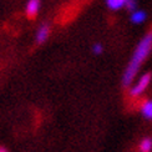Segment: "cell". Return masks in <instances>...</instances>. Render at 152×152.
<instances>
[{"label": "cell", "mask_w": 152, "mask_h": 152, "mask_svg": "<svg viewBox=\"0 0 152 152\" xmlns=\"http://www.w3.org/2000/svg\"><path fill=\"white\" fill-rule=\"evenodd\" d=\"M49 35H50V25L48 23H44L36 30L35 41L37 44H44V42H45L49 39Z\"/></svg>", "instance_id": "obj_3"}, {"label": "cell", "mask_w": 152, "mask_h": 152, "mask_svg": "<svg viewBox=\"0 0 152 152\" xmlns=\"http://www.w3.org/2000/svg\"><path fill=\"white\" fill-rule=\"evenodd\" d=\"M125 4H126V0H106L107 8L113 11H117L120 9L125 8Z\"/></svg>", "instance_id": "obj_8"}, {"label": "cell", "mask_w": 152, "mask_h": 152, "mask_svg": "<svg viewBox=\"0 0 152 152\" xmlns=\"http://www.w3.org/2000/svg\"><path fill=\"white\" fill-rule=\"evenodd\" d=\"M151 79H152V74L151 72H145L143 75H141L140 79H138V81L134 86H132V88L130 90L131 96L132 97H138L140 95H142L143 91L148 87L150 82H151Z\"/></svg>", "instance_id": "obj_2"}, {"label": "cell", "mask_w": 152, "mask_h": 152, "mask_svg": "<svg viewBox=\"0 0 152 152\" xmlns=\"http://www.w3.org/2000/svg\"><path fill=\"white\" fill-rule=\"evenodd\" d=\"M41 1L40 0H28L26 6H25V12L29 18H35L40 10Z\"/></svg>", "instance_id": "obj_4"}, {"label": "cell", "mask_w": 152, "mask_h": 152, "mask_svg": "<svg viewBox=\"0 0 152 152\" xmlns=\"http://www.w3.org/2000/svg\"><path fill=\"white\" fill-rule=\"evenodd\" d=\"M125 8L127 9L129 11H135L137 9V1L136 0H126V4H125Z\"/></svg>", "instance_id": "obj_9"}, {"label": "cell", "mask_w": 152, "mask_h": 152, "mask_svg": "<svg viewBox=\"0 0 152 152\" xmlns=\"http://www.w3.org/2000/svg\"><path fill=\"white\" fill-rule=\"evenodd\" d=\"M141 113L145 118L152 120V100L145 101L141 106Z\"/></svg>", "instance_id": "obj_6"}, {"label": "cell", "mask_w": 152, "mask_h": 152, "mask_svg": "<svg viewBox=\"0 0 152 152\" xmlns=\"http://www.w3.org/2000/svg\"><path fill=\"white\" fill-rule=\"evenodd\" d=\"M0 152H9V150L5 146H0Z\"/></svg>", "instance_id": "obj_11"}, {"label": "cell", "mask_w": 152, "mask_h": 152, "mask_svg": "<svg viewBox=\"0 0 152 152\" xmlns=\"http://www.w3.org/2000/svg\"><path fill=\"white\" fill-rule=\"evenodd\" d=\"M92 53H94L95 55L102 54V53H104V46H102V44H100V42L94 44V45H92Z\"/></svg>", "instance_id": "obj_10"}, {"label": "cell", "mask_w": 152, "mask_h": 152, "mask_svg": "<svg viewBox=\"0 0 152 152\" xmlns=\"http://www.w3.org/2000/svg\"><path fill=\"white\" fill-rule=\"evenodd\" d=\"M151 50H152V29L150 31H147V34L140 40L134 54L131 56L129 65L122 75V86L124 87H129L132 84V81H134L135 76L137 75L138 70H140L141 65L143 64V61L148 58Z\"/></svg>", "instance_id": "obj_1"}, {"label": "cell", "mask_w": 152, "mask_h": 152, "mask_svg": "<svg viewBox=\"0 0 152 152\" xmlns=\"http://www.w3.org/2000/svg\"><path fill=\"white\" fill-rule=\"evenodd\" d=\"M140 152H151L152 151V137H143L138 145Z\"/></svg>", "instance_id": "obj_7"}, {"label": "cell", "mask_w": 152, "mask_h": 152, "mask_svg": "<svg viewBox=\"0 0 152 152\" xmlns=\"http://www.w3.org/2000/svg\"><path fill=\"white\" fill-rule=\"evenodd\" d=\"M146 18H147V14H146V11H143V10L136 9L135 11L131 12V21L134 24H142L146 20Z\"/></svg>", "instance_id": "obj_5"}]
</instances>
